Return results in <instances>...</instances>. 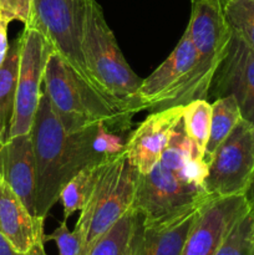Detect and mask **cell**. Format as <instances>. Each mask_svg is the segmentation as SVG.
Instances as JSON below:
<instances>
[{
    "instance_id": "6da1fadb",
    "label": "cell",
    "mask_w": 254,
    "mask_h": 255,
    "mask_svg": "<svg viewBox=\"0 0 254 255\" xmlns=\"http://www.w3.org/2000/svg\"><path fill=\"white\" fill-rule=\"evenodd\" d=\"M97 128L99 126L67 133L52 110L46 92L42 91L30 131L36 169L35 217L46 218L72 177L85 167L110 157L102 156L94 148Z\"/></svg>"
},
{
    "instance_id": "7a4b0ae2",
    "label": "cell",
    "mask_w": 254,
    "mask_h": 255,
    "mask_svg": "<svg viewBox=\"0 0 254 255\" xmlns=\"http://www.w3.org/2000/svg\"><path fill=\"white\" fill-rule=\"evenodd\" d=\"M44 91L67 133L101 124L119 134L131 128L134 112L82 79L54 50L45 66Z\"/></svg>"
},
{
    "instance_id": "3957f363",
    "label": "cell",
    "mask_w": 254,
    "mask_h": 255,
    "mask_svg": "<svg viewBox=\"0 0 254 255\" xmlns=\"http://www.w3.org/2000/svg\"><path fill=\"white\" fill-rule=\"evenodd\" d=\"M81 49L95 86L107 96L127 105L134 114L142 111L138 91L143 79L134 74L122 55L97 0H87Z\"/></svg>"
},
{
    "instance_id": "277c9868",
    "label": "cell",
    "mask_w": 254,
    "mask_h": 255,
    "mask_svg": "<svg viewBox=\"0 0 254 255\" xmlns=\"http://www.w3.org/2000/svg\"><path fill=\"white\" fill-rule=\"evenodd\" d=\"M214 72L216 69L199 59L186 30L169 56L142 81L141 110L156 112L184 106L193 100H207Z\"/></svg>"
},
{
    "instance_id": "5b68a950",
    "label": "cell",
    "mask_w": 254,
    "mask_h": 255,
    "mask_svg": "<svg viewBox=\"0 0 254 255\" xmlns=\"http://www.w3.org/2000/svg\"><path fill=\"white\" fill-rule=\"evenodd\" d=\"M137 176L124 151L106 159L94 193L81 209L74 228L84 238L81 255H89L96 242L131 209Z\"/></svg>"
},
{
    "instance_id": "8992f818",
    "label": "cell",
    "mask_w": 254,
    "mask_h": 255,
    "mask_svg": "<svg viewBox=\"0 0 254 255\" xmlns=\"http://www.w3.org/2000/svg\"><path fill=\"white\" fill-rule=\"evenodd\" d=\"M86 4L87 0H32V22L27 27L39 30L52 50L61 55L82 79L96 87L81 49Z\"/></svg>"
},
{
    "instance_id": "52a82bcc",
    "label": "cell",
    "mask_w": 254,
    "mask_h": 255,
    "mask_svg": "<svg viewBox=\"0 0 254 255\" xmlns=\"http://www.w3.org/2000/svg\"><path fill=\"white\" fill-rule=\"evenodd\" d=\"M253 177L254 126L242 119L212 157L204 189L213 198L246 194Z\"/></svg>"
},
{
    "instance_id": "ba28073f",
    "label": "cell",
    "mask_w": 254,
    "mask_h": 255,
    "mask_svg": "<svg viewBox=\"0 0 254 255\" xmlns=\"http://www.w3.org/2000/svg\"><path fill=\"white\" fill-rule=\"evenodd\" d=\"M211 198L203 188L184 182L161 161L146 174H138L131 208L144 221H158L186 211Z\"/></svg>"
},
{
    "instance_id": "9c48e42d",
    "label": "cell",
    "mask_w": 254,
    "mask_h": 255,
    "mask_svg": "<svg viewBox=\"0 0 254 255\" xmlns=\"http://www.w3.org/2000/svg\"><path fill=\"white\" fill-rule=\"evenodd\" d=\"M20 35L21 51L9 137L27 134L31 131L35 114L41 99L45 66L50 52L52 51L51 45L37 29L24 27Z\"/></svg>"
},
{
    "instance_id": "30bf717a",
    "label": "cell",
    "mask_w": 254,
    "mask_h": 255,
    "mask_svg": "<svg viewBox=\"0 0 254 255\" xmlns=\"http://www.w3.org/2000/svg\"><path fill=\"white\" fill-rule=\"evenodd\" d=\"M251 209L246 194L208 198L201 206L182 255H214Z\"/></svg>"
},
{
    "instance_id": "8fae6325",
    "label": "cell",
    "mask_w": 254,
    "mask_h": 255,
    "mask_svg": "<svg viewBox=\"0 0 254 255\" xmlns=\"http://www.w3.org/2000/svg\"><path fill=\"white\" fill-rule=\"evenodd\" d=\"M233 96L242 119L254 126V51L232 32L226 55L212 79L207 100Z\"/></svg>"
},
{
    "instance_id": "7c38bea8",
    "label": "cell",
    "mask_w": 254,
    "mask_h": 255,
    "mask_svg": "<svg viewBox=\"0 0 254 255\" xmlns=\"http://www.w3.org/2000/svg\"><path fill=\"white\" fill-rule=\"evenodd\" d=\"M184 106H173L147 116L125 143L128 163L138 174H146L161 159L177 124L183 116Z\"/></svg>"
},
{
    "instance_id": "4fadbf2b",
    "label": "cell",
    "mask_w": 254,
    "mask_h": 255,
    "mask_svg": "<svg viewBox=\"0 0 254 255\" xmlns=\"http://www.w3.org/2000/svg\"><path fill=\"white\" fill-rule=\"evenodd\" d=\"M186 30L199 59L217 70L232 35L223 9L211 1H192L191 19Z\"/></svg>"
},
{
    "instance_id": "5bb4252c",
    "label": "cell",
    "mask_w": 254,
    "mask_h": 255,
    "mask_svg": "<svg viewBox=\"0 0 254 255\" xmlns=\"http://www.w3.org/2000/svg\"><path fill=\"white\" fill-rule=\"evenodd\" d=\"M0 176L35 217V169L31 134L9 137L0 146Z\"/></svg>"
},
{
    "instance_id": "9a60e30c",
    "label": "cell",
    "mask_w": 254,
    "mask_h": 255,
    "mask_svg": "<svg viewBox=\"0 0 254 255\" xmlns=\"http://www.w3.org/2000/svg\"><path fill=\"white\" fill-rule=\"evenodd\" d=\"M203 203L158 221H144L143 218L137 255H182L184 243Z\"/></svg>"
},
{
    "instance_id": "2e32d148",
    "label": "cell",
    "mask_w": 254,
    "mask_h": 255,
    "mask_svg": "<svg viewBox=\"0 0 254 255\" xmlns=\"http://www.w3.org/2000/svg\"><path fill=\"white\" fill-rule=\"evenodd\" d=\"M45 219L34 217L0 176V232L17 252L26 254L44 238Z\"/></svg>"
},
{
    "instance_id": "e0dca14e",
    "label": "cell",
    "mask_w": 254,
    "mask_h": 255,
    "mask_svg": "<svg viewBox=\"0 0 254 255\" xmlns=\"http://www.w3.org/2000/svg\"><path fill=\"white\" fill-rule=\"evenodd\" d=\"M142 228L143 216L131 208L96 242L89 255H137Z\"/></svg>"
},
{
    "instance_id": "ac0fdd59",
    "label": "cell",
    "mask_w": 254,
    "mask_h": 255,
    "mask_svg": "<svg viewBox=\"0 0 254 255\" xmlns=\"http://www.w3.org/2000/svg\"><path fill=\"white\" fill-rule=\"evenodd\" d=\"M20 51H21V35H19L10 44L6 59L0 66V146L9 138L12 114H14Z\"/></svg>"
},
{
    "instance_id": "d6986e66",
    "label": "cell",
    "mask_w": 254,
    "mask_h": 255,
    "mask_svg": "<svg viewBox=\"0 0 254 255\" xmlns=\"http://www.w3.org/2000/svg\"><path fill=\"white\" fill-rule=\"evenodd\" d=\"M107 158L91 164V166L85 167L65 184L60 193V201H61L62 208H64L65 221H67L75 212H81V209L86 206L90 197L94 193L97 181L104 171Z\"/></svg>"
},
{
    "instance_id": "ffe728a7",
    "label": "cell",
    "mask_w": 254,
    "mask_h": 255,
    "mask_svg": "<svg viewBox=\"0 0 254 255\" xmlns=\"http://www.w3.org/2000/svg\"><path fill=\"white\" fill-rule=\"evenodd\" d=\"M241 120V110L233 96L222 97L212 102L211 131L204 151V161L207 164H209L218 147L226 141Z\"/></svg>"
},
{
    "instance_id": "44dd1931",
    "label": "cell",
    "mask_w": 254,
    "mask_h": 255,
    "mask_svg": "<svg viewBox=\"0 0 254 255\" xmlns=\"http://www.w3.org/2000/svg\"><path fill=\"white\" fill-rule=\"evenodd\" d=\"M211 119L212 104L208 100H193L184 105L183 116H182L184 131L196 144L203 159L207 142L209 138V131H211Z\"/></svg>"
},
{
    "instance_id": "7402d4cb",
    "label": "cell",
    "mask_w": 254,
    "mask_h": 255,
    "mask_svg": "<svg viewBox=\"0 0 254 255\" xmlns=\"http://www.w3.org/2000/svg\"><path fill=\"white\" fill-rule=\"evenodd\" d=\"M223 15L231 31L254 51V0H229Z\"/></svg>"
},
{
    "instance_id": "603a6c76",
    "label": "cell",
    "mask_w": 254,
    "mask_h": 255,
    "mask_svg": "<svg viewBox=\"0 0 254 255\" xmlns=\"http://www.w3.org/2000/svg\"><path fill=\"white\" fill-rule=\"evenodd\" d=\"M214 255H254V208L234 226Z\"/></svg>"
},
{
    "instance_id": "cb8c5ba5",
    "label": "cell",
    "mask_w": 254,
    "mask_h": 255,
    "mask_svg": "<svg viewBox=\"0 0 254 255\" xmlns=\"http://www.w3.org/2000/svg\"><path fill=\"white\" fill-rule=\"evenodd\" d=\"M52 241L59 248V255H81L84 238L76 229L70 231L66 221L60 222L51 234H45V242Z\"/></svg>"
},
{
    "instance_id": "d4e9b609",
    "label": "cell",
    "mask_w": 254,
    "mask_h": 255,
    "mask_svg": "<svg viewBox=\"0 0 254 255\" xmlns=\"http://www.w3.org/2000/svg\"><path fill=\"white\" fill-rule=\"evenodd\" d=\"M0 15L7 22L17 20L26 27L31 26L32 0H0Z\"/></svg>"
},
{
    "instance_id": "484cf974",
    "label": "cell",
    "mask_w": 254,
    "mask_h": 255,
    "mask_svg": "<svg viewBox=\"0 0 254 255\" xmlns=\"http://www.w3.org/2000/svg\"><path fill=\"white\" fill-rule=\"evenodd\" d=\"M94 148L102 156H112L124 151L125 143H122L119 133L111 132L105 125H99L94 138Z\"/></svg>"
},
{
    "instance_id": "4316f807",
    "label": "cell",
    "mask_w": 254,
    "mask_h": 255,
    "mask_svg": "<svg viewBox=\"0 0 254 255\" xmlns=\"http://www.w3.org/2000/svg\"><path fill=\"white\" fill-rule=\"evenodd\" d=\"M7 25L9 22L0 15V66L4 64L10 46L7 41Z\"/></svg>"
},
{
    "instance_id": "83f0119b",
    "label": "cell",
    "mask_w": 254,
    "mask_h": 255,
    "mask_svg": "<svg viewBox=\"0 0 254 255\" xmlns=\"http://www.w3.org/2000/svg\"><path fill=\"white\" fill-rule=\"evenodd\" d=\"M0 255H25L12 247V244L0 232Z\"/></svg>"
},
{
    "instance_id": "f1b7e54d",
    "label": "cell",
    "mask_w": 254,
    "mask_h": 255,
    "mask_svg": "<svg viewBox=\"0 0 254 255\" xmlns=\"http://www.w3.org/2000/svg\"><path fill=\"white\" fill-rule=\"evenodd\" d=\"M45 237L44 238H40L36 243L32 246V248L30 249L25 255H46V252H45Z\"/></svg>"
},
{
    "instance_id": "f546056e",
    "label": "cell",
    "mask_w": 254,
    "mask_h": 255,
    "mask_svg": "<svg viewBox=\"0 0 254 255\" xmlns=\"http://www.w3.org/2000/svg\"><path fill=\"white\" fill-rule=\"evenodd\" d=\"M247 199H248L249 204H251L252 208H254V177H253V181H252L251 186H249L248 191L246 193Z\"/></svg>"
},
{
    "instance_id": "4dcf8cb0",
    "label": "cell",
    "mask_w": 254,
    "mask_h": 255,
    "mask_svg": "<svg viewBox=\"0 0 254 255\" xmlns=\"http://www.w3.org/2000/svg\"><path fill=\"white\" fill-rule=\"evenodd\" d=\"M191 1H211V2H214V4L219 5V6L223 9V6L229 1V0H191Z\"/></svg>"
}]
</instances>
